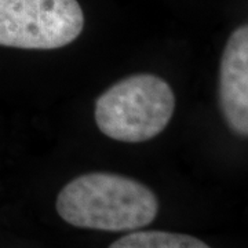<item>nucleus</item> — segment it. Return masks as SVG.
<instances>
[{"label":"nucleus","mask_w":248,"mask_h":248,"mask_svg":"<svg viewBox=\"0 0 248 248\" xmlns=\"http://www.w3.org/2000/svg\"><path fill=\"white\" fill-rule=\"evenodd\" d=\"M175 110V95L159 76L138 73L115 83L95 102L94 117L107 137L138 143L159 135Z\"/></svg>","instance_id":"obj_2"},{"label":"nucleus","mask_w":248,"mask_h":248,"mask_svg":"<svg viewBox=\"0 0 248 248\" xmlns=\"http://www.w3.org/2000/svg\"><path fill=\"white\" fill-rule=\"evenodd\" d=\"M84 14L78 0H0V46L54 50L81 33Z\"/></svg>","instance_id":"obj_3"},{"label":"nucleus","mask_w":248,"mask_h":248,"mask_svg":"<svg viewBox=\"0 0 248 248\" xmlns=\"http://www.w3.org/2000/svg\"><path fill=\"white\" fill-rule=\"evenodd\" d=\"M109 248H211L197 237L161 231H140L113 241Z\"/></svg>","instance_id":"obj_5"},{"label":"nucleus","mask_w":248,"mask_h":248,"mask_svg":"<svg viewBox=\"0 0 248 248\" xmlns=\"http://www.w3.org/2000/svg\"><path fill=\"white\" fill-rule=\"evenodd\" d=\"M219 104L228 125L248 137V24L233 31L222 54Z\"/></svg>","instance_id":"obj_4"},{"label":"nucleus","mask_w":248,"mask_h":248,"mask_svg":"<svg viewBox=\"0 0 248 248\" xmlns=\"http://www.w3.org/2000/svg\"><path fill=\"white\" fill-rule=\"evenodd\" d=\"M57 213L80 229L131 232L148 226L159 200L148 186L113 172H89L72 179L57 197Z\"/></svg>","instance_id":"obj_1"}]
</instances>
